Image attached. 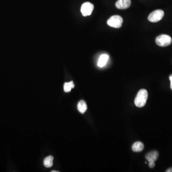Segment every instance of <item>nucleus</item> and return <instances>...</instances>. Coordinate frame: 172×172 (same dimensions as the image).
<instances>
[{"label": "nucleus", "mask_w": 172, "mask_h": 172, "mask_svg": "<svg viewBox=\"0 0 172 172\" xmlns=\"http://www.w3.org/2000/svg\"><path fill=\"white\" fill-rule=\"evenodd\" d=\"M94 9V5L89 2L83 3L81 8V12L84 16L90 15L92 13Z\"/></svg>", "instance_id": "obj_5"}, {"label": "nucleus", "mask_w": 172, "mask_h": 172, "mask_svg": "<svg viewBox=\"0 0 172 172\" xmlns=\"http://www.w3.org/2000/svg\"><path fill=\"white\" fill-rule=\"evenodd\" d=\"M166 172H172V168H169L167 171H166Z\"/></svg>", "instance_id": "obj_14"}, {"label": "nucleus", "mask_w": 172, "mask_h": 172, "mask_svg": "<svg viewBox=\"0 0 172 172\" xmlns=\"http://www.w3.org/2000/svg\"><path fill=\"white\" fill-rule=\"evenodd\" d=\"M116 7L119 9L124 10L128 9L131 5V0H118L116 2Z\"/></svg>", "instance_id": "obj_6"}, {"label": "nucleus", "mask_w": 172, "mask_h": 172, "mask_svg": "<svg viewBox=\"0 0 172 172\" xmlns=\"http://www.w3.org/2000/svg\"><path fill=\"white\" fill-rule=\"evenodd\" d=\"M171 82V84H170V87H171V89L172 90V81H170Z\"/></svg>", "instance_id": "obj_16"}, {"label": "nucleus", "mask_w": 172, "mask_h": 172, "mask_svg": "<svg viewBox=\"0 0 172 172\" xmlns=\"http://www.w3.org/2000/svg\"><path fill=\"white\" fill-rule=\"evenodd\" d=\"M123 19L120 15L112 16L107 21V24L112 28H119L122 26Z\"/></svg>", "instance_id": "obj_3"}, {"label": "nucleus", "mask_w": 172, "mask_h": 172, "mask_svg": "<svg viewBox=\"0 0 172 172\" xmlns=\"http://www.w3.org/2000/svg\"><path fill=\"white\" fill-rule=\"evenodd\" d=\"M164 11L162 10H157L149 15L148 20L152 23H157L160 21L164 17Z\"/></svg>", "instance_id": "obj_4"}, {"label": "nucleus", "mask_w": 172, "mask_h": 172, "mask_svg": "<svg viewBox=\"0 0 172 172\" xmlns=\"http://www.w3.org/2000/svg\"><path fill=\"white\" fill-rule=\"evenodd\" d=\"M108 59L109 56L107 54H102L101 55L98 61V66L101 67L105 66Z\"/></svg>", "instance_id": "obj_9"}, {"label": "nucleus", "mask_w": 172, "mask_h": 172, "mask_svg": "<svg viewBox=\"0 0 172 172\" xmlns=\"http://www.w3.org/2000/svg\"><path fill=\"white\" fill-rule=\"evenodd\" d=\"M159 153L157 151L148 153L145 155V158L148 162H155L158 158Z\"/></svg>", "instance_id": "obj_7"}, {"label": "nucleus", "mask_w": 172, "mask_h": 172, "mask_svg": "<svg viewBox=\"0 0 172 172\" xmlns=\"http://www.w3.org/2000/svg\"><path fill=\"white\" fill-rule=\"evenodd\" d=\"M148 96V92L146 89H140L137 94L134 101V103L136 106L139 108L144 107L146 104Z\"/></svg>", "instance_id": "obj_1"}, {"label": "nucleus", "mask_w": 172, "mask_h": 172, "mask_svg": "<svg viewBox=\"0 0 172 172\" xmlns=\"http://www.w3.org/2000/svg\"><path fill=\"white\" fill-rule=\"evenodd\" d=\"M75 85L73 81H71L70 82H66L64 85V90L66 92H69L71 90L72 88H74Z\"/></svg>", "instance_id": "obj_12"}, {"label": "nucleus", "mask_w": 172, "mask_h": 172, "mask_svg": "<svg viewBox=\"0 0 172 172\" xmlns=\"http://www.w3.org/2000/svg\"><path fill=\"white\" fill-rule=\"evenodd\" d=\"M58 172V171H52V172Z\"/></svg>", "instance_id": "obj_17"}, {"label": "nucleus", "mask_w": 172, "mask_h": 172, "mask_svg": "<svg viewBox=\"0 0 172 172\" xmlns=\"http://www.w3.org/2000/svg\"><path fill=\"white\" fill-rule=\"evenodd\" d=\"M169 80H170V81H172V74L169 76Z\"/></svg>", "instance_id": "obj_15"}, {"label": "nucleus", "mask_w": 172, "mask_h": 172, "mask_svg": "<svg viewBox=\"0 0 172 172\" xmlns=\"http://www.w3.org/2000/svg\"><path fill=\"white\" fill-rule=\"evenodd\" d=\"M155 42L159 46L165 47L171 45L172 39L171 37L168 35H162L157 37Z\"/></svg>", "instance_id": "obj_2"}, {"label": "nucleus", "mask_w": 172, "mask_h": 172, "mask_svg": "<svg viewBox=\"0 0 172 172\" xmlns=\"http://www.w3.org/2000/svg\"><path fill=\"white\" fill-rule=\"evenodd\" d=\"M78 110L81 114H83L87 110V105L84 101H80L78 104Z\"/></svg>", "instance_id": "obj_10"}, {"label": "nucleus", "mask_w": 172, "mask_h": 172, "mask_svg": "<svg viewBox=\"0 0 172 172\" xmlns=\"http://www.w3.org/2000/svg\"><path fill=\"white\" fill-rule=\"evenodd\" d=\"M54 158L52 156L46 157L44 160V165L45 167L49 168L53 165Z\"/></svg>", "instance_id": "obj_11"}, {"label": "nucleus", "mask_w": 172, "mask_h": 172, "mask_svg": "<svg viewBox=\"0 0 172 172\" xmlns=\"http://www.w3.org/2000/svg\"><path fill=\"white\" fill-rule=\"evenodd\" d=\"M155 164L154 162H149V166L150 168H153L155 166Z\"/></svg>", "instance_id": "obj_13"}, {"label": "nucleus", "mask_w": 172, "mask_h": 172, "mask_svg": "<svg viewBox=\"0 0 172 172\" xmlns=\"http://www.w3.org/2000/svg\"><path fill=\"white\" fill-rule=\"evenodd\" d=\"M144 144L141 142H137L132 145V150L134 152H141L144 150Z\"/></svg>", "instance_id": "obj_8"}]
</instances>
